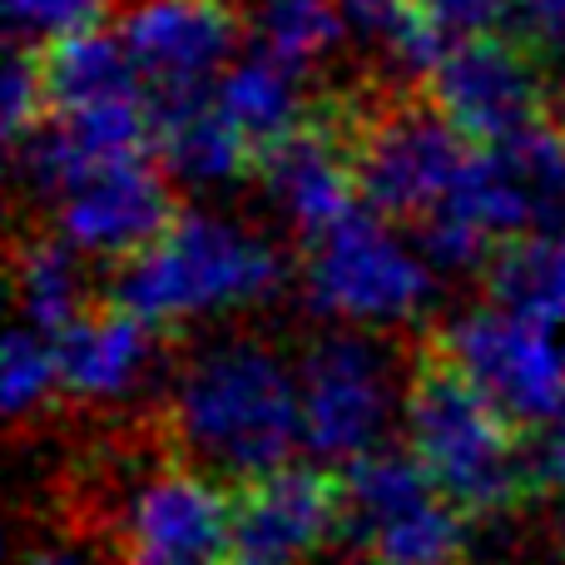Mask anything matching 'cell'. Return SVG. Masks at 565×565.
Instances as JSON below:
<instances>
[{
  "label": "cell",
  "mask_w": 565,
  "mask_h": 565,
  "mask_svg": "<svg viewBox=\"0 0 565 565\" xmlns=\"http://www.w3.org/2000/svg\"><path fill=\"white\" fill-rule=\"evenodd\" d=\"M174 431L228 481L264 477L292 461V447L302 441L298 377L268 342H214L179 377Z\"/></svg>",
  "instance_id": "obj_1"
},
{
  "label": "cell",
  "mask_w": 565,
  "mask_h": 565,
  "mask_svg": "<svg viewBox=\"0 0 565 565\" xmlns=\"http://www.w3.org/2000/svg\"><path fill=\"white\" fill-rule=\"evenodd\" d=\"M402 422H407V451L467 516H501L536 497L521 427H511L461 377L437 338L422 348L412 367Z\"/></svg>",
  "instance_id": "obj_2"
},
{
  "label": "cell",
  "mask_w": 565,
  "mask_h": 565,
  "mask_svg": "<svg viewBox=\"0 0 565 565\" xmlns=\"http://www.w3.org/2000/svg\"><path fill=\"white\" fill-rule=\"evenodd\" d=\"M278 288L282 264L254 228L214 214H179L145 254L119 264L109 302L164 332L214 312L254 308Z\"/></svg>",
  "instance_id": "obj_3"
},
{
  "label": "cell",
  "mask_w": 565,
  "mask_h": 565,
  "mask_svg": "<svg viewBox=\"0 0 565 565\" xmlns=\"http://www.w3.org/2000/svg\"><path fill=\"white\" fill-rule=\"evenodd\" d=\"M342 546L367 565H461L471 551L467 511L422 471L412 451H367L342 467Z\"/></svg>",
  "instance_id": "obj_4"
},
{
  "label": "cell",
  "mask_w": 565,
  "mask_h": 565,
  "mask_svg": "<svg viewBox=\"0 0 565 565\" xmlns=\"http://www.w3.org/2000/svg\"><path fill=\"white\" fill-rule=\"evenodd\" d=\"M308 298L322 318L392 328L431 302V264L427 254L402 244L382 214L358 209L338 228L312 238Z\"/></svg>",
  "instance_id": "obj_5"
},
{
  "label": "cell",
  "mask_w": 565,
  "mask_h": 565,
  "mask_svg": "<svg viewBox=\"0 0 565 565\" xmlns=\"http://www.w3.org/2000/svg\"><path fill=\"white\" fill-rule=\"evenodd\" d=\"M551 332L556 328H541L491 302L447 322L437 332V348L511 427L536 431L565 412V348Z\"/></svg>",
  "instance_id": "obj_6"
},
{
  "label": "cell",
  "mask_w": 565,
  "mask_h": 565,
  "mask_svg": "<svg viewBox=\"0 0 565 565\" xmlns=\"http://www.w3.org/2000/svg\"><path fill=\"white\" fill-rule=\"evenodd\" d=\"M467 139L431 99L362 109L358 179L362 204L382 218H427L467 169Z\"/></svg>",
  "instance_id": "obj_7"
},
{
  "label": "cell",
  "mask_w": 565,
  "mask_h": 565,
  "mask_svg": "<svg viewBox=\"0 0 565 565\" xmlns=\"http://www.w3.org/2000/svg\"><path fill=\"white\" fill-rule=\"evenodd\" d=\"M392 362L362 332H322L298 367L302 447L322 461H358L382 447L392 427Z\"/></svg>",
  "instance_id": "obj_8"
},
{
  "label": "cell",
  "mask_w": 565,
  "mask_h": 565,
  "mask_svg": "<svg viewBox=\"0 0 565 565\" xmlns=\"http://www.w3.org/2000/svg\"><path fill=\"white\" fill-rule=\"evenodd\" d=\"M427 99L471 149L501 145L541 125V115L551 109L541 50L531 40H507L491 30L467 35L441 50V60L427 70Z\"/></svg>",
  "instance_id": "obj_9"
},
{
  "label": "cell",
  "mask_w": 565,
  "mask_h": 565,
  "mask_svg": "<svg viewBox=\"0 0 565 565\" xmlns=\"http://www.w3.org/2000/svg\"><path fill=\"white\" fill-rule=\"evenodd\" d=\"M437 209L471 218L491 238L565 224V135L556 119L521 129L467 159L461 179Z\"/></svg>",
  "instance_id": "obj_10"
},
{
  "label": "cell",
  "mask_w": 565,
  "mask_h": 565,
  "mask_svg": "<svg viewBox=\"0 0 565 565\" xmlns=\"http://www.w3.org/2000/svg\"><path fill=\"white\" fill-rule=\"evenodd\" d=\"M348 481L342 471L282 461L234 491V556L264 565H298L342 536Z\"/></svg>",
  "instance_id": "obj_11"
},
{
  "label": "cell",
  "mask_w": 565,
  "mask_h": 565,
  "mask_svg": "<svg viewBox=\"0 0 565 565\" xmlns=\"http://www.w3.org/2000/svg\"><path fill=\"white\" fill-rule=\"evenodd\" d=\"M238 35L244 20L228 0H139L119 25L154 105L204 95V85L238 50Z\"/></svg>",
  "instance_id": "obj_12"
},
{
  "label": "cell",
  "mask_w": 565,
  "mask_h": 565,
  "mask_svg": "<svg viewBox=\"0 0 565 565\" xmlns=\"http://www.w3.org/2000/svg\"><path fill=\"white\" fill-rule=\"evenodd\" d=\"M179 218L164 174L149 159L105 164L60 194V238L95 258H135Z\"/></svg>",
  "instance_id": "obj_13"
},
{
  "label": "cell",
  "mask_w": 565,
  "mask_h": 565,
  "mask_svg": "<svg viewBox=\"0 0 565 565\" xmlns=\"http://www.w3.org/2000/svg\"><path fill=\"white\" fill-rule=\"evenodd\" d=\"M125 536L135 561L224 565L234 556V491H218L204 471H164L135 491Z\"/></svg>",
  "instance_id": "obj_14"
},
{
  "label": "cell",
  "mask_w": 565,
  "mask_h": 565,
  "mask_svg": "<svg viewBox=\"0 0 565 565\" xmlns=\"http://www.w3.org/2000/svg\"><path fill=\"white\" fill-rule=\"evenodd\" d=\"M50 342L60 362V392H70L75 402L129 397L154 362V328L119 302H105L95 312L85 308Z\"/></svg>",
  "instance_id": "obj_15"
},
{
  "label": "cell",
  "mask_w": 565,
  "mask_h": 565,
  "mask_svg": "<svg viewBox=\"0 0 565 565\" xmlns=\"http://www.w3.org/2000/svg\"><path fill=\"white\" fill-rule=\"evenodd\" d=\"M154 154L164 159L169 174L189 184H224L248 169H258V149L228 125V115L214 105V95H189L154 105Z\"/></svg>",
  "instance_id": "obj_16"
},
{
  "label": "cell",
  "mask_w": 565,
  "mask_h": 565,
  "mask_svg": "<svg viewBox=\"0 0 565 565\" xmlns=\"http://www.w3.org/2000/svg\"><path fill=\"white\" fill-rule=\"evenodd\" d=\"M45 85H50V115L55 109H109L129 99H149L125 40L85 25L70 35L45 40Z\"/></svg>",
  "instance_id": "obj_17"
},
{
  "label": "cell",
  "mask_w": 565,
  "mask_h": 565,
  "mask_svg": "<svg viewBox=\"0 0 565 565\" xmlns=\"http://www.w3.org/2000/svg\"><path fill=\"white\" fill-rule=\"evenodd\" d=\"M214 105L228 115V125L258 149V164L274 145L292 135V129L308 119V99H302V85H298V65L288 60L268 55L258 50L254 60L234 65L214 89Z\"/></svg>",
  "instance_id": "obj_18"
},
{
  "label": "cell",
  "mask_w": 565,
  "mask_h": 565,
  "mask_svg": "<svg viewBox=\"0 0 565 565\" xmlns=\"http://www.w3.org/2000/svg\"><path fill=\"white\" fill-rule=\"evenodd\" d=\"M487 292L541 328H565V224L501 238L487 264Z\"/></svg>",
  "instance_id": "obj_19"
},
{
  "label": "cell",
  "mask_w": 565,
  "mask_h": 565,
  "mask_svg": "<svg viewBox=\"0 0 565 565\" xmlns=\"http://www.w3.org/2000/svg\"><path fill=\"white\" fill-rule=\"evenodd\" d=\"M79 248L65 238H25L15 254V298H20V318L25 328L45 332H65L70 322L85 312V282H79Z\"/></svg>",
  "instance_id": "obj_20"
},
{
  "label": "cell",
  "mask_w": 565,
  "mask_h": 565,
  "mask_svg": "<svg viewBox=\"0 0 565 565\" xmlns=\"http://www.w3.org/2000/svg\"><path fill=\"white\" fill-rule=\"evenodd\" d=\"M342 25L348 20H342L338 0H264L258 6V45L298 70L332 55Z\"/></svg>",
  "instance_id": "obj_21"
},
{
  "label": "cell",
  "mask_w": 565,
  "mask_h": 565,
  "mask_svg": "<svg viewBox=\"0 0 565 565\" xmlns=\"http://www.w3.org/2000/svg\"><path fill=\"white\" fill-rule=\"evenodd\" d=\"M338 10L367 45L387 50L402 70H431L447 50L437 30L422 20L417 0H338Z\"/></svg>",
  "instance_id": "obj_22"
},
{
  "label": "cell",
  "mask_w": 565,
  "mask_h": 565,
  "mask_svg": "<svg viewBox=\"0 0 565 565\" xmlns=\"http://www.w3.org/2000/svg\"><path fill=\"white\" fill-rule=\"evenodd\" d=\"M6 412L10 417H30L50 402V392H60V362H55V342L35 328H15L6 342Z\"/></svg>",
  "instance_id": "obj_23"
},
{
  "label": "cell",
  "mask_w": 565,
  "mask_h": 565,
  "mask_svg": "<svg viewBox=\"0 0 565 565\" xmlns=\"http://www.w3.org/2000/svg\"><path fill=\"white\" fill-rule=\"evenodd\" d=\"M0 115H6L10 145H20L25 135H35L50 119V85H45V60L40 50L15 45L6 60V79H0Z\"/></svg>",
  "instance_id": "obj_24"
},
{
  "label": "cell",
  "mask_w": 565,
  "mask_h": 565,
  "mask_svg": "<svg viewBox=\"0 0 565 565\" xmlns=\"http://www.w3.org/2000/svg\"><path fill=\"white\" fill-rule=\"evenodd\" d=\"M511 6L521 10V0H417L422 20L437 30L441 45H457L467 35H487L511 15Z\"/></svg>",
  "instance_id": "obj_25"
},
{
  "label": "cell",
  "mask_w": 565,
  "mask_h": 565,
  "mask_svg": "<svg viewBox=\"0 0 565 565\" xmlns=\"http://www.w3.org/2000/svg\"><path fill=\"white\" fill-rule=\"evenodd\" d=\"M15 30L40 40L70 35V30H85L99 20V0H6Z\"/></svg>",
  "instance_id": "obj_26"
},
{
  "label": "cell",
  "mask_w": 565,
  "mask_h": 565,
  "mask_svg": "<svg viewBox=\"0 0 565 565\" xmlns=\"http://www.w3.org/2000/svg\"><path fill=\"white\" fill-rule=\"evenodd\" d=\"M521 20L541 55H565V0H521Z\"/></svg>",
  "instance_id": "obj_27"
},
{
  "label": "cell",
  "mask_w": 565,
  "mask_h": 565,
  "mask_svg": "<svg viewBox=\"0 0 565 565\" xmlns=\"http://www.w3.org/2000/svg\"><path fill=\"white\" fill-rule=\"evenodd\" d=\"M25 565H85V556H75V551H35Z\"/></svg>",
  "instance_id": "obj_28"
},
{
  "label": "cell",
  "mask_w": 565,
  "mask_h": 565,
  "mask_svg": "<svg viewBox=\"0 0 565 565\" xmlns=\"http://www.w3.org/2000/svg\"><path fill=\"white\" fill-rule=\"evenodd\" d=\"M551 119H556V125H561V135H565V89H561L556 99H551Z\"/></svg>",
  "instance_id": "obj_29"
},
{
  "label": "cell",
  "mask_w": 565,
  "mask_h": 565,
  "mask_svg": "<svg viewBox=\"0 0 565 565\" xmlns=\"http://www.w3.org/2000/svg\"><path fill=\"white\" fill-rule=\"evenodd\" d=\"M224 565H264V561H248V556H228Z\"/></svg>",
  "instance_id": "obj_30"
},
{
  "label": "cell",
  "mask_w": 565,
  "mask_h": 565,
  "mask_svg": "<svg viewBox=\"0 0 565 565\" xmlns=\"http://www.w3.org/2000/svg\"><path fill=\"white\" fill-rule=\"evenodd\" d=\"M561 551H565V507H561Z\"/></svg>",
  "instance_id": "obj_31"
},
{
  "label": "cell",
  "mask_w": 565,
  "mask_h": 565,
  "mask_svg": "<svg viewBox=\"0 0 565 565\" xmlns=\"http://www.w3.org/2000/svg\"><path fill=\"white\" fill-rule=\"evenodd\" d=\"M129 565H169V561H129Z\"/></svg>",
  "instance_id": "obj_32"
}]
</instances>
